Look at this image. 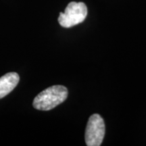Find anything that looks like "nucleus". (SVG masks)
<instances>
[{
    "mask_svg": "<svg viewBox=\"0 0 146 146\" xmlns=\"http://www.w3.org/2000/svg\"><path fill=\"white\" fill-rule=\"evenodd\" d=\"M67 97L66 87L62 85H54L38 94L34 99L33 106L39 110H50L64 102Z\"/></svg>",
    "mask_w": 146,
    "mask_h": 146,
    "instance_id": "1",
    "label": "nucleus"
},
{
    "mask_svg": "<svg viewBox=\"0 0 146 146\" xmlns=\"http://www.w3.org/2000/svg\"><path fill=\"white\" fill-rule=\"evenodd\" d=\"M87 15L86 5L83 2L72 1L65 9L64 12H60L58 22L64 28H70L83 23Z\"/></svg>",
    "mask_w": 146,
    "mask_h": 146,
    "instance_id": "2",
    "label": "nucleus"
},
{
    "mask_svg": "<svg viewBox=\"0 0 146 146\" xmlns=\"http://www.w3.org/2000/svg\"><path fill=\"white\" fill-rule=\"evenodd\" d=\"M105 135V124L99 114L90 116L85 131V142L87 146H100Z\"/></svg>",
    "mask_w": 146,
    "mask_h": 146,
    "instance_id": "3",
    "label": "nucleus"
},
{
    "mask_svg": "<svg viewBox=\"0 0 146 146\" xmlns=\"http://www.w3.org/2000/svg\"><path fill=\"white\" fill-rule=\"evenodd\" d=\"M20 76L16 72H8L0 77V99L12 92L17 86Z\"/></svg>",
    "mask_w": 146,
    "mask_h": 146,
    "instance_id": "4",
    "label": "nucleus"
}]
</instances>
